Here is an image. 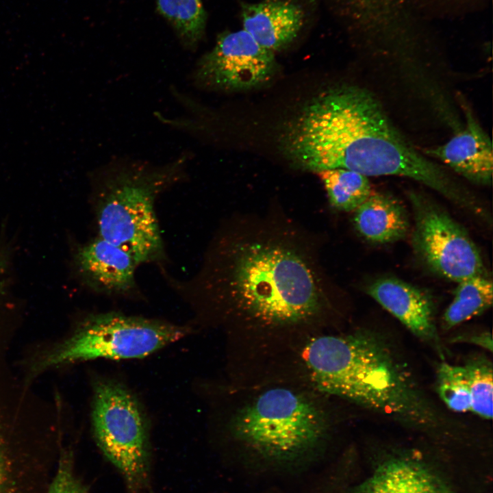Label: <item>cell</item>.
I'll list each match as a JSON object with an SVG mask.
<instances>
[{
	"instance_id": "obj_1",
	"label": "cell",
	"mask_w": 493,
	"mask_h": 493,
	"mask_svg": "<svg viewBox=\"0 0 493 493\" xmlns=\"http://www.w3.org/2000/svg\"><path fill=\"white\" fill-rule=\"evenodd\" d=\"M311 246L289 225L240 219L218 232L199 272L176 286L249 325L290 329L313 323L330 301Z\"/></svg>"
},
{
	"instance_id": "obj_2",
	"label": "cell",
	"mask_w": 493,
	"mask_h": 493,
	"mask_svg": "<svg viewBox=\"0 0 493 493\" xmlns=\"http://www.w3.org/2000/svg\"><path fill=\"white\" fill-rule=\"evenodd\" d=\"M283 144L288 157L305 170L401 176L468 211L477 204L475 197L406 140L378 100L362 88H335L314 99L290 125Z\"/></svg>"
},
{
	"instance_id": "obj_3",
	"label": "cell",
	"mask_w": 493,
	"mask_h": 493,
	"mask_svg": "<svg viewBox=\"0 0 493 493\" xmlns=\"http://www.w3.org/2000/svg\"><path fill=\"white\" fill-rule=\"evenodd\" d=\"M303 359L325 392L417 430L449 427L450 420L423 392L411 368L377 332L316 337L304 348Z\"/></svg>"
},
{
	"instance_id": "obj_4",
	"label": "cell",
	"mask_w": 493,
	"mask_h": 493,
	"mask_svg": "<svg viewBox=\"0 0 493 493\" xmlns=\"http://www.w3.org/2000/svg\"><path fill=\"white\" fill-rule=\"evenodd\" d=\"M192 153L164 164L115 157L94 171L98 237L128 252L140 265L162 263L164 245L155 211L164 192L186 179Z\"/></svg>"
},
{
	"instance_id": "obj_5",
	"label": "cell",
	"mask_w": 493,
	"mask_h": 493,
	"mask_svg": "<svg viewBox=\"0 0 493 493\" xmlns=\"http://www.w3.org/2000/svg\"><path fill=\"white\" fill-rule=\"evenodd\" d=\"M325 415L310 398L286 388L267 390L236 414V438L254 452L275 460L296 457L325 436Z\"/></svg>"
},
{
	"instance_id": "obj_6",
	"label": "cell",
	"mask_w": 493,
	"mask_h": 493,
	"mask_svg": "<svg viewBox=\"0 0 493 493\" xmlns=\"http://www.w3.org/2000/svg\"><path fill=\"white\" fill-rule=\"evenodd\" d=\"M187 333L160 320L108 312L88 317L68 339L42 359L40 369L96 358H142Z\"/></svg>"
},
{
	"instance_id": "obj_7",
	"label": "cell",
	"mask_w": 493,
	"mask_h": 493,
	"mask_svg": "<svg viewBox=\"0 0 493 493\" xmlns=\"http://www.w3.org/2000/svg\"><path fill=\"white\" fill-rule=\"evenodd\" d=\"M92 425L95 440L132 491L147 482L149 448L146 419L136 398L122 384L99 379L94 385Z\"/></svg>"
},
{
	"instance_id": "obj_8",
	"label": "cell",
	"mask_w": 493,
	"mask_h": 493,
	"mask_svg": "<svg viewBox=\"0 0 493 493\" xmlns=\"http://www.w3.org/2000/svg\"><path fill=\"white\" fill-rule=\"evenodd\" d=\"M414 215L412 245L432 272L455 282L485 275L483 261L467 231L431 199L409 192Z\"/></svg>"
},
{
	"instance_id": "obj_9",
	"label": "cell",
	"mask_w": 493,
	"mask_h": 493,
	"mask_svg": "<svg viewBox=\"0 0 493 493\" xmlns=\"http://www.w3.org/2000/svg\"><path fill=\"white\" fill-rule=\"evenodd\" d=\"M274 66L273 52L241 29L221 34L214 48L197 62L190 79L204 90L247 89L268 80Z\"/></svg>"
},
{
	"instance_id": "obj_10",
	"label": "cell",
	"mask_w": 493,
	"mask_h": 493,
	"mask_svg": "<svg viewBox=\"0 0 493 493\" xmlns=\"http://www.w3.org/2000/svg\"><path fill=\"white\" fill-rule=\"evenodd\" d=\"M367 293L444 360L446 351L436 325L433 302L427 292L395 277H383L372 282Z\"/></svg>"
},
{
	"instance_id": "obj_11",
	"label": "cell",
	"mask_w": 493,
	"mask_h": 493,
	"mask_svg": "<svg viewBox=\"0 0 493 493\" xmlns=\"http://www.w3.org/2000/svg\"><path fill=\"white\" fill-rule=\"evenodd\" d=\"M75 262L86 282L99 292L131 296L138 292L135 273L139 264L128 252L100 237L81 246Z\"/></svg>"
},
{
	"instance_id": "obj_12",
	"label": "cell",
	"mask_w": 493,
	"mask_h": 493,
	"mask_svg": "<svg viewBox=\"0 0 493 493\" xmlns=\"http://www.w3.org/2000/svg\"><path fill=\"white\" fill-rule=\"evenodd\" d=\"M466 125L448 142L425 153L446 164L467 180L489 185L492 180L493 152L488 134L468 108L464 107Z\"/></svg>"
},
{
	"instance_id": "obj_13",
	"label": "cell",
	"mask_w": 493,
	"mask_h": 493,
	"mask_svg": "<svg viewBox=\"0 0 493 493\" xmlns=\"http://www.w3.org/2000/svg\"><path fill=\"white\" fill-rule=\"evenodd\" d=\"M243 29L274 53L292 42L303 24L301 8L288 1L266 0L242 10Z\"/></svg>"
},
{
	"instance_id": "obj_14",
	"label": "cell",
	"mask_w": 493,
	"mask_h": 493,
	"mask_svg": "<svg viewBox=\"0 0 493 493\" xmlns=\"http://www.w3.org/2000/svg\"><path fill=\"white\" fill-rule=\"evenodd\" d=\"M355 493H450L425 463L405 456L382 461Z\"/></svg>"
},
{
	"instance_id": "obj_15",
	"label": "cell",
	"mask_w": 493,
	"mask_h": 493,
	"mask_svg": "<svg viewBox=\"0 0 493 493\" xmlns=\"http://www.w3.org/2000/svg\"><path fill=\"white\" fill-rule=\"evenodd\" d=\"M354 212V226L368 242L391 243L404 238L409 233L410 223L405 209L388 194L371 192Z\"/></svg>"
},
{
	"instance_id": "obj_16",
	"label": "cell",
	"mask_w": 493,
	"mask_h": 493,
	"mask_svg": "<svg viewBox=\"0 0 493 493\" xmlns=\"http://www.w3.org/2000/svg\"><path fill=\"white\" fill-rule=\"evenodd\" d=\"M457 283L453 299L442 317V327L447 331L483 314L492 305V282L487 275Z\"/></svg>"
},
{
	"instance_id": "obj_17",
	"label": "cell",
	"mask_w": 493,
	"mask_h": 493,
	"mask_svg": "<svg viewBox=\"0 0 493 493\" xmlns=\"http://www.w3.org/2000/svg\"><path fill=\"white\" fill-rule=\"evenodd\" d=\"M157 10L173 27L182 45L194 49L205 26L201 0H157Z\"/></svg>"
},
{
	"instance_id": "obj_18",
	"label": "cell",
	"mask_w": 493,
	"mask_h": 493,
	"mask_svg": "<svg viewBox=\"0 0 493 493\" xmlns=\"http://www.w3.org/2000/svg\"><path fill=\"white\" fill-rule=\"evenodd\" d=\"M323 182L329 203L342 211H355L371 194L368 177L344 168L317 173Z\"/></svg>"
},
{
	"instance_id": "obj_19",
	"label": "cell",
	"mask_w": 493,
	"mask_h": 493,
	"mask_svg": "<svg viewBox=\"0 0 493 493\" xmlns=\"http://www.w3.org/2000/svg\"><path fill=\"white\" fill-rule=\"evenodd\" d=\"M435 385L440 399L448 409L457 413L471 412L469 379L464 364L442 361L437 367Z\"/></svg>"
},
{
	"instance_id": "obj_20",
	"label": "cell",
	"mask_w": 493,
	"mask_h": 493,
	"mask_svg": "<svg viewBox=\"0 0 493 493\" xmlns=\"http://www.w3.org/2000/svg\"><path fill=\"white\" fill-rule=\"evenodd\" d=\"M464 364L469 379L470 412L483 419L491 420L493 395L492 363L486 356L477 355L470 357Z\"/></svg>"
},
{
	"instance_id": "obj_21",
	"label": "cell",
	"mask_w": 493,
	"mask_h": 493,
	"mask_svg": "<svg viewBox=\"0 0 493 493\" xmlns=\"http://www.w3.org/2000/svg\"><path fill=\"white\" fill-rule=\"evenodd\" d=\"M47 493H87L86 488L74 473L68 455L61 457Z\"/></svg>"
},
{
	"instance_id": "obj_22",
	"label": "cell",
	"mask_w": 493,
	"mask_h": 493,
	"mask_svg": "<svg viewBox=\"0 0 493 493\" xmlns=\"http://www.w3.org/2000/svg\"><path fill=\"white\" fill-rule=\"evenodd\" d=\"M455 342H465L471 344L479 346L483 349L492 352V335L488 331L479 333L477 334L459 336L453 338L452 340Z\"/></svg>"
},
{
	"instance_id": "obj_23",
	"label": "cell",
	"mask_w": 493,
	"mask_h": 493,
	"mask_svg": "<svg viewBox=\"0 0 493 493\" xmlns=\"http://www.w3.org/2000/svg\"><path fill=\"white\" fill-rule=\"evenodd\" d=\"M7 477V472L5 468V464L2 453V450L0 446V493H3L5 487V481Z\"/></svg>"
},
{
	"instance_id": "obj_24",
	"label": "cell",
	"mask_w": 493,
	"mask_h": 493,
	"mask_svg": "<svg viewBox=\"0 0 493 493\" xmlns=\"http://www.w3.org/2000/svg\"><path fill=\"white\" fill-rule=\"evenodd\" d=\"M3 268V263L1 260V259L0 258V273H1Z\"/></svg>"
}]
</instances>
